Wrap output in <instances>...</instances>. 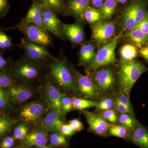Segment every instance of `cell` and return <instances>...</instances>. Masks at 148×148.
Wrapping results in <instances>:
<instances>
[{
	"mask_svg": "<svg viewBox=\"0 0 148 148\" xmlns=\"http://www.w3.org/2000/svg\"><path fill=\"white\" fill-rule=\"evenodd\" d=\"M8 60L5 58L2 53L0 52V70L5 69L8 65Z\"/></svg>",
	"mask_w": 148,
	"mask_h": 148,
	"instance_id": "c3c4849f",
	"label": "cell"
},
{
	"mask_svg": "<svg viewBox=\"0 0 148 148\" xmlns=\"http://www.w3.org/2000/svg\"><path fill=\"white\" fill-rule=\"evenodd\" d=\"M119 40V37H115L98 50L89 65L91 70L95 71L101 67L113 64L116 62L115 51Z\"/></svg>",
	"mask_w": 148,
	"mask_h": 148,
	"instance_id": "8992f818",
	"label": "cell"
},
{
	"mask_svg": "<svg viewBox=\"0 0 148 148\" xmlns=\"http://www.w3.org/2000/svg\"><path fill=\"white\" fill-rule=\"evenodd\" d=\"M33 3L40 4L42 5L44 8H45L46 5V0H34Z\"/></svg>",
	"mask_w": 148,
	"mask_h": 148,
	"instance_id": "816d5d0a",
	"label": "cell"
},
{
	"mask_svg": "<svg viewBox=\"0 0 148 148\" xmlns=\"http://www.w3.org/2000/svg\"><path fill=\"white\" fill-rule=\"evenodd\" d=\"M61 109L62 114H65L74 110L72 103L71 98L63 93L61 100Z\"/></svg>",
	"mask_w": 148,
	"mask_h": 148,
	"instance_id": "d590c367",
	"label": "cell"
},
{
	"mask_svg": "<svg viewBox=\"0 0 148 148\" xmlns=\"http://www.w3.org/2000/svg\"><path fill=\"white\" fill-rule=\"evenodd\" d=\"M126 37L136 47L140 48L148 45V35L138 29L129 31L126 34Z\"/></svg>",
	"mask_w": 148,
	"mask_h": 148,
	"instance_id": "603a6c76",
	"label": "cell"
},
{
	"mask_svg": "<svg viewBox=\"0 0 148 148\" xmlns=\"http://www.w3.org/2000/svg\"><path fill=\"white\" fill-rule=\"evenodd\" d=\"M127 127L121 124L111 125L108 132L112 136L120 138H125L127 136Z\"/></svg>",
	"mask_w": 148,
	"mask_h": 148,
	"instance_id": "f1b7e54d",
	"label": "cell"
},
{
	"mask_svg": "<svg viewBox=\"0 0 148 148\" xmlns=\"http://www.w3.org/2000/svg\"><path fill=\"white\" fill-rule=\"evenodd\" d=\"M42 87L43 95L45 102L50 108L56 109L62 114L61 109V100L64 92L53 84L47 76Z\"/></svg>",
	"mask_w": 148,
	"mask_h": 148,
	"instance_id": "30bf717a",
	"label": "cell"
},
{
	"mask_svg": "<svg viewBox=\"0 0 148 148\" xmlns=\"http://www.w3.org/2000/svg\"><path fill=\"white\" fill-rule=\"evenodd\" d=\"M62 30L64 37L75 45L81 43L84 40V32L80 22L66 24L62 22Z\"/></svg>",
	"mask_w": 148,
	"mask_h": 148,
	"instance_id": "9a60e30c",
	"label": "cell"
},
{
	"mask_svg": "<svg viewBox=\"0 0 148 148\" xmlns=\"http://www.w3.org/2000/svg\"><path fill=\"white\" fill-rule=\"evenodd\" d=\"M26 148H33L32 147H31V146H28V147H27Z\"/></svg>",
	"mask_w": 148,
	"mask_h": 148,
	"instance_id": "11a10c76",
	"label": "cell"
},
{
	"mask_svg": "<svg viewBox=\"0 0 148 148\" xmlns=\"http://www.w3.org/2000/svg\"><path fill=\"white\" fill-rule=\"evenodd\" d=\"M135 29L140 30L148 35V12L146 13L143 20L140 23L136 24Z\"/></svg>",
	"mask_w": 148,
	"mask_h": 148,
	"instance_id": "b9f144b4",
	"label": "cell"
},
{
	"mask_svg": "<svg viewBox=\"0 0 148 148\" xmlns=\"http://www.w3.org/2000/svg\"><path fill=\"white\" fill-rule=\"evenodd\" d=\"M114 106L117 111L121 114H128L134 117V112L132 109L130 108L127 106L120 103L117 99H115Z\"/></svg>",
	"mask_w": 148,
	"mask_h": 148,
	"instance_id": "60d3db41",
	"label": "cell"
},
{
	"mask_svg": "<svg viewBox=\"0 0 148 148\" xmlns=\"http://www.w3.org/2000/svg\"><path fill=\"white\" fill-rule=\"evenodd\" d=\"M50 141L51 145L53 146H63L66 145L67 141L65 136L60 133H52L50 135Z\"/></svg>",
	"mask_w": 148,
	"mask_h": 148,
	"instance_id": "8d00e7d4",
	"label": "cell"
},
{
	"mask_svg": "<svg viewBox=\"0 0 148 148\" xmlns=\"http://www.w3.org/2000/svg\"><path fill=\"white\" fill-rule=\"evenodd\" d=\"M115 30V26L113 22L97 23L92 27V37L100 43L107 42L114 36Z\"/></svg>",
	"mask_w": 148,
	"mask_h": 148,
	"instance_id": "5bb4252c",
	"label": "cell"
},
{
	"mask_svg": "<svg viewBox=\"0 0 148 148\" xmlns=\"http://www.w3.org/2000/svg\"><path fill=\"white\" fill-rule=\"evenodd\" d=\"M43 6L40 4L33 3L24 18L20 24L34 23L44 29L42 23V13Z\"/></svg>",
	"mask_w": 148,
	"mask_h": 148,
	"instance_id": "ac0fdd59",
	"label": "cell"
},
{
	"mask_svg": "<svg viewBox=\"0 0 148 148\" xmlns=\"http://www.w3.org/2000/svg\"><path fill=\"white\" fill-rule=\"evenodd\" d=\"M18 46L24 50L26 57L42 66H44L56 58L47 47L31 42L26 38H21Z\"/></svg>",
	"mask_w": 148,
	"mask_h": 148,
	"instance_id": "277c9868",
	"label": "cell"
},
{
	"mask_svg": "<svg viewBox=\"0 0 148 148\" xmlns=\"http://www.w3.org/2000/svg\"><path fill=\"white\" fill-rule=\"evenodd\" d=\"M140 54L145 58L146 60L148 61V47L145 46L140 48Z\"/></svg>",
	"mask_w": 148,
	"mask_h": 148,
	"instance_id": "681fc988",
	"label": "cell"
},
{
	"mask_svg": "<svg viewBox=\"0 0 148 148\" xmlns=\"http://www.w3.org/2000/svg\"><path fill=\"white\" fill-rule=\"evenodd\" d=\"M116 2H117L121 3H124L127 1V0H115Z\"/></svg>",
	"mask_w": 148,
	"mask_h": 148,
	"instance_id": "db71d44e",
	"label": "cell"
},
{
	"mask_svg": "<svg viewBox=\"0 0 148 148\" xmlns=\"http://www.w3.org/2000/svg\"><path fill=\"white\" fill-rule=\"evenodd\" d=\"M6 90L11 101L18 104L28 101L34 95L32 88L25 84H14Z\"/></svg>",
	"mask_w": 148,
	"mask_h": 148,
	"instance_id": "4fadbf2b",
	"label": "cell"
},
{
	"mask_svg": "<svg viewBox=\"0 0 148 148\" xmlns=\"http://www.w3.org/2000/svg\"><path fill=\"white\" fill-rule=\"evenodd\" d=\"M42 18L43 25L46 31L58 38H64L62 30V22L55 12L49 9L43 7Z\"/></svg>",
	"mask_w": 148,
	"mask_h": 148,
	"instance_id": "8fae6325",
	"label": "cell"
},
{
	"mask_svg": "<svg viewBox=\"0 0 148 148\" xmlns=\"http://www.w3.org/2000/svg\"><path fill=\"white\" fill-rule=\"evenodd\" d=\"M47 65V77L56 86L65 91H75L74 72L65 60L55 58Z\"/></svg>",
	"mask_w": 148,
	"mask_h": 148,
	"instance_id": "6da1fadb",
	"label": "cell"
},
{
	"mask_svg": "<svg viewBox=\"0 0 148 148\" xmlns=\"http://www.w3.org/2000/svg\"><path fill=\"white\" fill-rule=\"evenodd\" d=\"M11 102L6 90L0 88V109L5 111L10 110L12 108Z\"/></svg>",
	"mask_w": 148,
	"mask_h": 148,
	"instance_id": "1f68e13d",
	"label": "cell"
},
{
	"mask_svg": "<svg viewBox=\"0 0 148 148\" xmlns=\"http://www.w3.org/2000/svg\"><path fill=\"white\" fill-rule=\"evenodd\" d=\"M120 53L122 60L125 61H132L138 55V49L135 45L131 44H125L120 49Z\"/></svg>",
	"mask_w": 148,
	"mask_h": 148,
	"instance_id": "d4e9b609",
	"label": "cell"
},
{
	"mask_svg": "<svg viewBox=\"0 0 148 148\" xmlns=\"http://www.w3.org/2000/svg\"><path fill=\"white\" fill-rule=\"evenodd\" d=\"M128 136L132 143L141 148H148V129L144 125H136Z\"/></svg>",
	"mask_w": 148,
	"mask_h": 148,
	"instance_id": "2e32d148",
	"label": "cell"
},
{
	"mask_svg": "<svg viewBox=\"0 0 148 148\" xmlns=\"http://www.w3.org/2000/svg\"><path fill=\"white\" fill-rule=\"evenodd\" d=\"M69 124L75 132H79L84 129L82 123L78 119H75L70 121Z\"/></svg>",
	"mask_w": 148,
	"mask_h": 148,
	"instance_id": "bcb514c9",
	"label": "cell"
},
{
	"mask_svg": "<svg viewBox=\"0 0 148 148\" xmlns=\"http://www.w3.org/2000/svg\"><path fill=\"white\" fill-rule=\"evenodd\" d=\"M25 139V143L28 146L43 147L47 145L48 141L47 131L45 128L35 130L27 134Z\"/></svg>",
	"mask_w": 148,
	"mask_h": 148,
	"instance_id": "d6986e66",
	"label": "cell"
},
{
	"mask_svg": "<svg viewBox=\"0 0 148 148\" xmlns=\"http://www.w3.org/2000/svg\"><path fill=\"white\" fill-rule=\"evenodd\" d=\"M28 128L26 125L21 123L17 125L13 132L14 139L18 140L25 139L28 134Z\"/></svg>",
	"mask_w": 148,
	"mask_h": 148,
	"instance_id": "e575fe53",
	"label": "cell"
},
{
	"mask_svg": "<svg viewBox=\"0 0 148 148\" xmlns=\"http://www.w3.org/2000/svg\"><path fill=\"white\" fill-rule=\"evenodd\" d=\"M145 5L143 2H137V8H136V15H135V22L136 24L140 23L143 20L146 13Z\"/></svg>",
	"mask_w": 148,
	"mask_h": 148,
	"instance_id": "f35d334b",
	"label": "cell"
},
{
	"mask_svg": "<svg viewBox=\"0 0 148 148\" xmlns=\"http://www.w3.org/2000/svg\"><path fill=\"white\" fill-rule=\"evenodd\" d=\"M15 84V80L10 73L6 70L0 71V88H8Z\"/></svg>",
	"mask_w": 148,
	"mask_h": 148,
	"instance_id": "83f0119b",
	"label": "cell"
},
{
	"mask_svg": "<svg viewBox=\"0 0 148 148\" xmlns=\"http://www.w3.org/2000/svg\"><path fill=\"white\" fill-rule=\"evenodd\" d=\"M92 5L95 8H100L103 5L104 0H90Z\"/></svg>",
	"mask_w": 148,
	"mask_h": 148,
	"instance_id": "f907efd6",
	"label": "cell"
},
{
	"mask_svg": "<svg viewBox=\"0 0 148 148\" xmlns=\"http://www.w3.org/2000/svg\"><path fill=\"white\" fill-rule=\"evenodd\" d=\"M10 8L8 0H0V18L5 16Z\"/></svg>",
	"mask_w": 148,
	"mask_h": 148,
	"instance_id": "ee69618b",
	"label": "cell"
},
{
	"mask_svg": "<svg viewBox=\"0 0 148 148\" xmlns=\"http://www.w3.org/2000/svg\"><path fill=\"white\" fill-rule=\"evenodd\" d=\"M17 27L29 41L46 47H53V39L45 29L34 23H19Z\"/></svg>",
	"mask_w": 148,
	"mask_h": 148,
	"instance_id": "5b68a950",
	"label": "cell"
},
{
	"mask_svg": "<svg viewBox=\"0 0 148 148\" xmlns=\"http://www.w3.org/2000/svg\"><path fill=\"white\" fill-rule=\"evenodd\" d=\"M15 121L6 117L0 119V138L8 131L15 123Z\"/></svg>",
	"mask_w": 148,
	"mask_h": 148,
	"instance_id": "836d02e7",
	"label": "cell"
},
{
	"mask_svg": "<svg viewBox=\"0 0 148 148\" xmlns=\"http://www.w3.org/2000/svg\"><path fill=\"white\" fill-rule=\"evenodd\" d=\"M90 0H68L67 10L79 20H83V14L86 9L89 6Z\"/></svg>",
	"mask_w": 148,
	"mask_h": 148,
	"instance_id": "ffe728a7",
	"label": "cell"
},
{
	"mask_svg": "<svg viewBox=\"0 0 148 148\" xmlns=\"http://www.w3.org/2000/svg\"><path fill=\"white\" fill-rule=\"evenodd\" d=\"M43 67L24 55L14 63L10 73L23 84H28L39 78Z\"/></svg>",
	"mask_w": 148,
	"mask_h": 148,
	"instance_id": "3957f363",
	"label": "cell"
},
{
	"mask_svg": "<svg viewBox=\"0 0 148 148\" xmlns=\"http://www.w3.org/2000/svg\"><path fill=\"white\" fill-rule=\"evenodd\" d=\"M49 108L46 102L32 101L22 106L19 112V117L24 122L33 123L41 118L48 112Z\"/></svg>",
	"mask_w": 148,
	"mask_h": 148,
	"instance_id": "52a82bcc",
	"label": "cell"
},
{
	"mask_svg": "<svg viewBox=\"0 0 148 148\" xmlns=\"http://www.w3.org/2000/svg\"><path fill=\"white\" fill-rule=\"evenodd\" d=\"M83 114L91 131L98 135H106L111 126L108 121L101 116L88 111H85Z\"/></svg>",
	"mask_w": 148,
	"mask_h": 148,
	"instance_id": "7c38bea8",
	"label": "cell"
},
{
	"mask_svg": "<svg viewBox=\"0 0 148 148\" xmlns=\"http://www.w3.org/2000/svg\"><path fill=\"white\" fill-rule=\"evenodd\" d=\"M148 70L139 61L121 60L119 64L118 80L121 92L130 97V91L139 77Z\"/></svg>",
	"mask_w": 148,
	"mask_h": 148,
	"instance_id": "7a4b0ae2",
	"label": "cell"
},
{
	"mask_svg": "<svg viewBox=\"0 0 148 148\" xmlns=\"http://www.w3.org/2000/svg\"><path fill=\"white\" fill-rule=\"evenodd\" d=\"M75 91L84 98L94 99L99 98L102 91L92 79L85 75L74 71Z\"/></svg>",
	"mask_w": 148,
	"mask_h": 148,
	"instance_id": "ba28073f",
	"label": "cell"
},
{
	"mask_svg": "<svg viewBox=\"0 0 148 148\" xmlns=\"http://www.w3.org/2000/svg\"><path fill=\"white\" fill-rule=\"evenodd\" d=\"M45 8L51 10L56 14H61L65 10V6L63 0H46Z\"/></svg>",
	"mask_w": 148,
	"mask_h": 148,
	"instance_id": "f546056e",
	"label": "cell"
},
{
	"mask_svg": "<svg viewBox=\"0 0 148 148\" xmlns=\"http://www.w3.org/2000/svg\"><path fill=\"white\" fill-rule=\"evenodd\" d=\"M114 105V101L112 98L106 97L103 98L96 107L98 110L105 111L112 109Z\"/></svg>",
	"mask_w": 148,
	"mask_h": 148,
	"instance_id": "74e56055",
	"label": "cell"
},
{
	"mask_svg": "<svg viewBox=\"0 0 148 148\" xmlns=\"http://www.w3.org/2000/svg\"><path fill=\"white\" fill-rule=\"evenodd\" d=\"M137 5V2L132 3L128 7L123 15V26L129 31L135 29L136 27L135 15Z\"/></svg>",
	"mask_w": 148,
	"mask_h": 148,
	"instance_id": "7402d4cb",
	"label": "cell"
},
{
	"mask_svg": "<svg viewBox=\"0 0 148 148\" xmlns=\"http://www.w3.org/2000/svg\"><path fill=\"white\" fill-rule=\"evenodd\" d=\"M95 47L91 43L83 45L79 51V64L82 66L90 64L95 57Z\"/></svg>",
	"mask_w": 148,
	"mask_h": 148,
	"instance_id": "44dd1931",
	"label": "cell"
},
{
	"mask_svg": "<svg viewBox=\"0 0 148 148\" xmlns=\"http://www.w3.org/2000/svg\"><path fill=\"white\" fill-rule=\"evenodd\" d=\"M53 145L51 144L50 145H46L43 146V147H36L35 148H53Z\"/></svg>",
	"mask_w": 148,
	"mask_h": 148,
	"instance_id": "f5cc1de1",
	"label": "cell"
},
{
	"mask_svg": "<svg viewBox=\"0 0 148 148\" xmlns=\"http://www.w3.org/2000/svg\"><path fill=\"white\" fill-rule=\"evenodd\" d=\"M83 19L90 24L95 23L101 20L102 16L99 11L88 6L86 9L83 14Z\"/></svg>",
	"mask_w": 148,
	"mask_h": 148,
	"instance_id": "4316f807",
	"label": "cell"
},
{
	"mask_svg": "<svg viewBox=\"0 0 148 148\" xmlns=\"http://www.w3.org/2000/svg\"><path fill=\"white\" fill-rule=\"evenodd\" d=\"M72 105L75 110H83L86 109L97 107L98 103L95 101L84 99V98L74 97L71 98Z\"/></svg>",
	"mask_w": 148,
	"mask_h": 148,
	"instance_id": "cb8c5ba5",
	"label": "cell"
},
{
	"mask_svg": "<svg viewBox=\"0 0 148 148\" xmlns=\"http://www.w3.org/2000/svg\"><path fill=\"white\" fill-rule=\"evenodd\" d=\"M101 116L107 121L110 123H116L117 121L118 118L116 112L112 109L103 111Z\"/></svg>",
	"mask_w": 148,
	"mask_h": 148,
	"instance_id": "ab89813d",
	"label": "cell"
},
{
	"mask_svg": "<svg viewBox=\"0 0 148 148\" xmlns=\"http://www.w3.org/2000/svg\"><path fill=\"white\" fill-rule=\"evenodd\" d=\"M14 143V138L10 136H8L3 139L1 143V148H11L13 147Z\"/></svg>",
	"mask_w": 148,
	"mask_h": 148,
	"instance_id": "7dc6e473",
	"label": "cell"
},
{
	"mask_svg": "<svg viewBox=\"0 0 148 148\" xmlns=\"http://www.w3.org/2000/svg\"><path fill=\"white\" fill-rule=\"evenodd\" d=\"M13 46L12 39L0 29V50L5 51L11 49Z\"/></svg>",
	"mask_w": 148,
	"mask_h": 148,
	"instance_id": "4dcf8cb0",
	"label": "cell"
},
{
	"mask_svg": "<svg viewBox=\"0 0 148 148\" xmlns=\"http://www.w3.org/2000/svg\"><path fill=\"white\" fill-rule=\"evenodd\" d=\"M119 121L121 124L128 129L132 130L136 126L134 118L128 114H121L119 118Z\"/></svg>",
	"mask_w": 148,
	"mask_h": 148,
	"instance_id": "d6a6232c",
	"label": "cell"
},
{
	"mask_svg": "<svg viewBox=\"0 0 148 148\" xmlns=\"http://www.w3.org/2000/svg\"><path fill=\"white\" fill-rule=\"evenodd\" d=\"M60 134L64 136H71L73 135L75 131L69 124H63L58 130Z\"/></svg>",
	"mask_w": 148,
	"mask_h": 148,
	"instance_id": "f6af8a7d",
	"label": "cell"
},
{
	"mask_svg": "<svg viewBox=\"0 0 148 148\" xmlns=\"http://www.w3.org/2000/svg\"><path fill=\"white\" fill-rule=\"evenodd\" d=\"M116 7V2L115 0H106L100 8V12L103 18H111L113 15Z\"/></svg>",
	"mask_w": 148,
	"mask_h": 148,
	"instance_id": "484cf974",
	"label": "cell"
},
{
	"mask_svg": "<svg viewBox=\"0 0 148 148\" xmlns=\"http://www.w3.org/2000/svg\"><path fill=\"white\" fill-rule=\"evenodd\" d=\"M92 79L102 92H108L113 88L115 75L112 68L102 67L94 71Z\"/></svg>",
	"mask_w": 148,
	"mask_h": 148,
	"instance_id": "9c48e42d",
	"label": "cell"
},
{
	"mask_svg": "<svg viewBox=\"0 0 148 148\" xmlns=\"http://www.w3.org/2000/svg\"><path fill=\"white\" fill-rule=\"evenodd\" d=\"M62 114L56 109L51 108L49 112L43 120L42 123L44 128L47 131H58L61 125L64 124L61 121Z\"/></svg>",
	"mask_w": 148,
	"mask_h": 148,
	"instance_id": "e0dca14e",
	"label": "cell"
},
{
	"mask_svg": "<svg viewBox=\"0 0 148 148\" xmlns=\"http://www.w3.org/2000/svg\"><path fill=\"white\" fill-rule=\"evenodd\" d=\"M116 99L120 103L127 106L130 108L132 109V104L130 100V97L123 92H120L116 96Z\"/></svg>",
	"mask_w": 148,
	"mask_h": 148,
	"instance_id": "7bdbcfd3",
	"label": "cell"
},
{
	"mask_svg": "<svg viewBox=\"0 0 148 148\" xmlns=\"http://www.w3.org/2000/svg\"><path fill=\"white\" fill-rule=\"evenodd\" d=\"M1 113H0V119H1Z\"/></svg>",
	"mask_w": 148,
	"mask_h": 148,
	"instance_id": "9f6ffc18",
	"label": "cell"
}]
</instances>
